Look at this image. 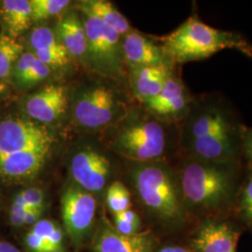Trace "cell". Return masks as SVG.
Listing matches in <instances>:
<instances>
[{
  "label": "cell",
  "instance_id": "cell-1",
  "mask_svg": "<svg viewBox=\"0 0 252 252\" xmlns=\"http://www.w3.org/2000/svg\"><path fill=\"white\" fill-rule=\"evenodd\" d=\"M242 134L221 102L203 100L191 105L184 118L180 144L190 159L234 164L242 148Z\"/></svg>",
  "mask_w": 252,
  "mask_h": 252
},
{
  "label": "cell",
  "instance_id": "cell-2",
  "mask_svg": "<svg viewBox=\"0 0 252 252\" xmlns=\"http://www.w3.org/2000/svg\"><path fill=\"white\" fill-rule=\"evenodd\" d=\"M162 49L172 62L188 63L207 59L224 50L252 57V44L242 35L210 27L191 16L163 39Z\"/></svg>",
  "mask_w": 252,
  "mask_h": 252
},
{
  "label": "cell",
  "instance_id": "cell-3",
  "mask_svg": "<svg viewBox=\"0 0 252 252\" xmlns=\"http://www.w3.org/2000/svg\"><path fill=\"white\" fill-rule=\"evenodd\" d=\"M234 164L189 158L181 167L179 184L184 205L211 211L226 206L234 191Z\"/></svg>",
  "mask_w": 252,
  "mask_h": 252
},
{
  "label": "cell",
  "instance_id": "cell-4",
  "mask_svg": "<svg viewBox=\"0 0 252 252\" xmlns=\"http://www.w3.org/2000/svg\"><path fill=\"white\" fill-rule=\"evenodd\" d=\"M136 192L145 207L162 220L178 223L185 216L179 179L161 162H138L133 173Z\"/></svg>",
  "mask_w": 252,
  "mask_h": 252
},
{
  "label": "cell",
  "instance_id": "cell-5",
  "mask_svg": "<svg viewBox=\"0 0 252 252\" xmlns=\"http://www.w3.org/2000/svg\"><path fill=\"white\" fill-rule=\"evenodd\" d=\"M115 151L134 162H159L168 147V135L162 123L142 117L131 121L116 135Z\"/></svg>",
  "mask_w": 252,
  "mask_h": 252
},
{
  "label": "cell",
  "instance_id": "cell-6",
  "mask_svg": "<svg viewBox=\"0 0 252 252\" xmlns=\"http://www.w3.org/2000/svg\"><path fill=\"white\" fill-rule=\"evenodd\" d=\"M82 22L87 37V55L101 71L117 72L121 63L120 38L117 32L99 19L83 13Z\"/></svg>",
  "mask_w": 252,
  "mask_h": 252
},
{
  "label": "cell",
  "instance_id": "cell-7",
  "mask_svg": "<svg viewBox=\"0 0 252 252\" xmlns=\"http://www.w3.org/2000/svg\"><path fill=\"white\" fill-rule=\"evenodd\" d=\"M54 135L32 120L8 118L0 122V156L34 149L53 148Z\"/></svg>",
  "mask_w": 252,
  "mask_h": 252
},
{
  "label": "cell",
  "instance_id": "cell-8",
  "mask_svg": "<svg viewBox=\"0 0 252 252\" xmlns=\"http://www.w3.org/2000/svg\"><path fill=\"white\" fill-rule=\"evenodd\" d=\"M118 111L117 100L112 91L103 86L82 92L74 105L76 122L88 129L108 126Z\"/></svg>",
  "mask_w": 252,
  "mask_h": 252
},
{
  "label": "cell",
  "instance_id": "cell-9",
  "mask_svg": "<svg viewBox=\"0 0 252 252\" xmlns=\"http://www.w3.org/2000/svg\"><path fill=\"white\" fill-rule=\"evenodd\" d=\"M62 218L70 237L80 240L90 230L96 210V201L93 194L71 186L63 192L61 199Z\"/></svg>",
  "mask_w": 252,
  "mask_h": 252
},
{
  "label": "cell",
  "instance_id": "cell-10",
  "mask_svg": "<svg viewBox=\"0 0 252 252\" xmlns=\"http://www.w3.org/2000/svg\"><path fill=\"white\" fill-rule=\"evenodd\" d=\"M70 170L74 180L86 191H99L107 183L110 162L94 149H83L73 156Z\"/></svg>",
  "mask_w": 252,
  "mask_h": 252
},
{
  "label": "cell",
  "instance_id": "cell-11",
  "mask_svg": "<svg viewBox=\"0 0 252 252\" xmlns=\"http://www.w3.org/2000/svg\"><path fill=\"white\" fill-rule=\"evenodd\" d=\"M64 87L50 84L27 97L25 109L27 115L40 124H52L62 117L67 108Z\"/></svg>",
  "mask_w": 252,
  "mask_h": 252
},
{
  "label": "cell",
  "instance_id": "cell-12",
  "mask_svg": "<svg viewBox=\"0 0 252 252\" xmlns=\"http://www.w3.org/2000/svg\"><path fill=\"white\" fill-rule=\"evenodd\" d=\"M145 105L153 114L161 119L179 120L186 117L192 101L183 83L172 75L160 94Z\"/></svg>",
  "mask_w": 252,
  "mask_h": 252
},
{
  "label": "cell",
  "instance_id": "cell-13",
  "mask_svg": "<svg viewBox=\"0 0 252 252\" xmlns=\"http://www.w3.org/2000/svg\"><path fill=\"white\" fill-rule=\"evenodd\" d=\"M52 149H34L0 156V177L12 181L35 178L44 166Z\"/></svg>",
  "mask_w": 252,
  "mask_h": 252
},
{
  "label": "cell",
  "instance_id": "cell-14",
  "mask_svg": "<svg viewBox=\"0 0 252 252\" xmlns=\"http://www.w3.org/2000/svg\"><path fill=\"white\" fill-rule=\"evenodd\" d=\"M122 49L126 62L132 68L172 63L162 47L134 30L125 36Z\"/></svg>",
  "mask_w": 252,
  "mask_h": 252
},
{
  "label": "cell",
  "instance_id": "cell-15",
  "mask_svg": "<svg viewBox=\"0 0 252 252\" xmlns=\"http://www.w3.org/2000/svg\"><path fill=\"white\" fill-rule=\"evenodd\" d=\"M153 239L148 233L120 234L112 226L102 228L95 237V252H153Z\"/></svg>",
  "mask_w": 252,
  "mask_h": 252
},
{
  "label": "cell",
  "instance_id": "cell-16",
  "mask_svg": "<svg viewBox=\"0 0 252 252\" xmlns=\"http://www.w3.org/2000/svg\"><path fill=\"white\" fill-rule=\"evenodd\" d=\"M238 234L228 223L218 220L204 222L193 246L199 252H236Z\"/></svg>",
  "mask_w": 252,
  "mask_h": 252
},
{
  "label": "cell",
  "instance_id": "cell-17",
  "mask_svg": "<svg viewBox=\"0 0 252 252\" xmlns=\"http://www.w3.org/2000/svg\"><path fill=\"white\" fill-rule=\"evenodd\" d=\"M133 88L136 96L146 103L157 96L172 76L171 63L132 68Z\"/></svg>",
  "mask_w": 252,
  "mask_h": 252
},
{
  "label": "cell",
  "instance_id": "cell-18",
  "mask_svg": "<svg viewBox=\"0 0 252 252\" xmlns=\"http://www.w3.org/2000/svg\"><path fill=\"white\" fill-rule=\"evenodd\" d=\"M56 36L68 54L77 58L87 55V37L82 18L71 12L64 15L57 26Z\"/></svg>",
  "mask_w": 252,
  "mask_h": 252
},
{
  "label": "cell",
  "instance_id": "cell-19",
  "mask_svg": "<svg viewBox=\"0 0 252 252\" xmlns=\"http://www.w3.org/2000/svg\"><path fill=\"white\" fill-rule=\"evenodd\" d=\"M0 18L8 35L17 38L32 25L30 0H4L0 2Z\"/></svg>",
  "mask_w": 252,
  "mask_h": 252
},
{
  "label": "cell",
  "instance_id": "cell-20",
  "mask_svg": "<svg viewBox=\"0 0 252 252\" xmlns=\"http://www.w3.org/2000/svg\"><path fill=\"white\" fill-rule=\"evenodd\" d=\"M79 7L82 13L99 19L113 28L120 36H126L131 30L127 19L108 1L85 0L80 2Z\"/></svg>",
  "mask_w": 252,
  "mask_h": 252
},
{
  "label": "cell",
  "instance_id": "cell-21",
  "mask_svg": "<svg viewBox=\"0 0 252 252\" xmlns=\"http://www.w3.org/2000/svg\"><path fill=\"white\" fill-rule=\"evenodd\" d=\"M24 54V46L8 34L0 35V81L5 82L11 76L14 64Z\"/></svg>",
  "mask_w": 252,
  "mask_h": 252
},
{
  "label": "cell",
  "instance_id": "cell-22",
  "mask_svg": "<svg viewBox=\"0 0 252 252\" xmlns=\"http://www.w3.org/2000/svg\"><path fill=\"white\" fill-rule=\"evenodd\" d=\"M28 41L33 54L66 52L56 34L49 27H39L32 29Z\"/></svg>",
  "mask_w": 252,
  "mask_h": 252
},
{
  "label": "cell",
  "instance_id": "cell-23",
  "mask_svg": "<svg viewBox=\"0 0 252 252\" xmlns=\"http://www.w3.org/2000/svg\"><path fill=\"white\" fill-rule=\"evenodd\" d=\"M69 0H30L32 22L39 23L59 15L70 5Z\"/></svg>",
  "mask_w": 252,
  "mask_h": 252
},
{
  "label": "cell",
  "instance_id": "cell-24",
  "mask_svg": "<svg viewBox=\"0 0 252 252\" xmlns=\"http://www.w3.org/2000/svg\"><path fill=\"white\" fill-rule=\"evenodd\" d=\"M107 205L108 208L114 213L118 214L131 207L130 192L126 186L120 182H113L107 191Z\"/></svg>",
  "mask_w": 252,
  "mask_h": 252
},
{
  "label": "cell",
  "instance_id": "cell-25",
  "mask_svg": "<svg viewBox=\"0 0 252 252\" xmlns=\"http://www.w3.org/2000/svg\"><path fill=\"white\" fill-rule=\"evenodd\" d=\"M50 74L51 68L36 58L28 72L16 83V85L22 88H29L45 81Z\"/></svg>",
  "mask_w": 252,
  "mask_h": 252
},
{
  "label": "cell",
  "instance_id": "cell-26",
  "mask_svg": "<svg viewBox=\"0 0 252 252\" xmlns=\"http://www.w3.org/2000/svg\"><path fill=\"white\" fill-rule=\"evenodd\" d=\"M45 202L44 192L38 188H29L25 189L14 197L13 203L26 206L28 208L43 209Z\"/></svg>",
  "mask_w": 252,
  "mask_h": 252
},
{
  "label": "cell",
  "instance_id": "cell-27",
  "mask_svg": "<svg viewBox=\"0 0 252 252\" xmlns=\"http://www.w3.org/2000/svg\"><path fill=\"white\" fill-rule=\"evenodd\" d=\"M36 59V55L31 52L24 53L21 55L18 61L14 64L10 76V78L15 83H17L21 79L25 77V75L28 72Z\"/></svg>",
  "mask_w": 252,
  "mask_h": 252
},
{
  "label": "cell",
  "instance_id": "cell-28",
  "mask_svg": "<svg viewBox=\"0 0 252 252\" xmlns=\"http://www.w3.org/2000/svg\"><path fill=\"white\" fill-rule=\"evenodd\" d=\"M240 208L245 220L252 223V177L248 180L242 191Z\"/></svg>",
  "mask_w": 252,
  "mask_h": 252
},
{
  "label": "cell",
  "instance_id": "cell-29",
  "mask_svg": "<svg viewBox=\"0 0 252 252\" xmlns=\"http://www.w3.org/2000/svg\"><path fill=\"white\" fill-rule=\"evenodd\" d=\"M27 245L33 252H52L49 244L39 235L30 231L27 235Z\"/></svg>",
  "mask_w": 252,
  "mask_h": 252
},
{
  "label": "cell",
  "instance_id": "cell-30",
  "mask_svg": "<svg viewBox=\"0 0 252 252\" xmlns=\"http://www.w3.org/2000/svg\"><path fill=\"white\" fill-rule=\"evenodd\" d=\"M58 226L54 223V221L49 220H40L37 221L35 225H33V229L31 230L33 233L42 237L46 242L48 243V239L50 238L51 234L54 233V230Z\"/></svg>",
  "mask_w": 252,
  "mask_h": 252
},
{
  "label": "cell",
  "instance_id": "cell-31",
  "mask_svg": "<svg viewBox=\"0 0 252 252\" xmlns=\"http://www.w3.org/2000/svg\"><path fill=\"white\" fill-rule=\"evenodd\" d=\"M28 209L29 208L26 206L12 203L10 208V223L14 226L24 225L25 218Z\"/></svg>",
  "mask_w": 252,
  "mask_h": 252
},
{
  "label": "cell",
  "instance_id": "cell-32",
  "mask_svg": "<svg viewBox=\"0 0 252 252\" xmlns=\"http://www.w3.org/2000/svg\"><path fill=\"white\" fill-rule=\"evenodd\" d=\"M115 221V229L118 233L125 234V235H131L138 233L139 228H140V223H134V222H129L126 221L125 220L120 219L119 217L115 216L114 219Z\"/></svg>",
  "mask_w": 252,
  "mask_h": 252
},
{
  "label": "cell",
  "instance_id": "cell-33",
  "mask_svg": "<svg viewBox=\"0 0 252 252\" xmlns=\"http://www.w3.org/2000/svg\"><path fill=\"white\" fill-rule=\"evenodd\" d=\"M43 213V209H36V208H29L27 210L26 218H25V224L27 225H35L37 221H39L40 217Z\"/></svg>",
  "mask_w": 252,
  "mask_h": 252
},
{
  "label": "cell",
  "instance_id": "cell-34",
  "mask_svg": "<svg viewBox=\"0 0 252 252\" xmlns=\"http://www.w3.org/2000/svg\"><path fill=\"white\" fill-rule=\"evenodd\" d=\"M242 148L252 162V129L244 130L242 134Z\"/></svg>",
  "mask_w": 252,
  "mask_h": 252
},
{
  "label": "cell",
  "instance_id": "cell-35",
  "mask_svg": "<svg viewBox=\"0 0 252 252\" xmlns=\"http://www.w3.org/2000/svg\"><path fill=\"white\" fill-rule=\"evenodd\" d=\"M115 216L119 217L122 220H125L126 221L129 222H134V223H140V219L138 215L135 213V211H133L132 209H127L121 213L115 214Z\"/></svg>",
  "mask_w": 252,
  "mask_h": 252
},
{
  "label": "cell",
  "instance_id": "cell-36",
  "mask_svg": "<svg viewBox=\"0 0 252 252\" xmlns=\"http://www.w3.org/2000/svg\"><path fill=\"white\" fill-rule=\"evenodd\" d=\"M0 252H21L18 249L13 246L12 244L6 242V241H1L0 242Z\"/></svg>",
  "mask_w": 252,
  "mask_h": 252
},
{
  "label": "cell",
  "instance_id": "cell-37",
  "mask_svg": "<svg viewBox=\"0 0 252 252\" xmlns=\"http://www.w3.org/2000/svg\"><path fill=\"white\" fill-rule=\"evenodd\" d=\"M159 252H189L186 249L180 248V247H165Z\"/></svg>",
  "mask_w": 252,
  "mask_h": 252
},
{
  "label": "cell",
  "instance_id": "cell-38",
  "mask_svg": "<svg viewBox=\"0 0 252 252\" xmlns=\"http://www.w3.org/2000/svg\"><path fill=\"white\" fill-rule=\"evenodd\" d=\"M0 89H5L7 90V85L5 82H3L2 81H0Z\"/></svg>",
  "mask_w": 252,
  "mask_h": 252
},
{
  "label": "cell",
  "instance_id": "cell-39",
  "mask_svg": "<svg viewBox=\"0 0 252 252\" xmlns=\"http://www.w3.org/2000/svg\"><path fill=\"white\" fill-rule=\"evenodd\" d=\"M6 92V90L5 89H0V95H2L4 93Z\"/></svg>",
  "mask_w": 252,
  "mask_h": 252
}]
</instances>
